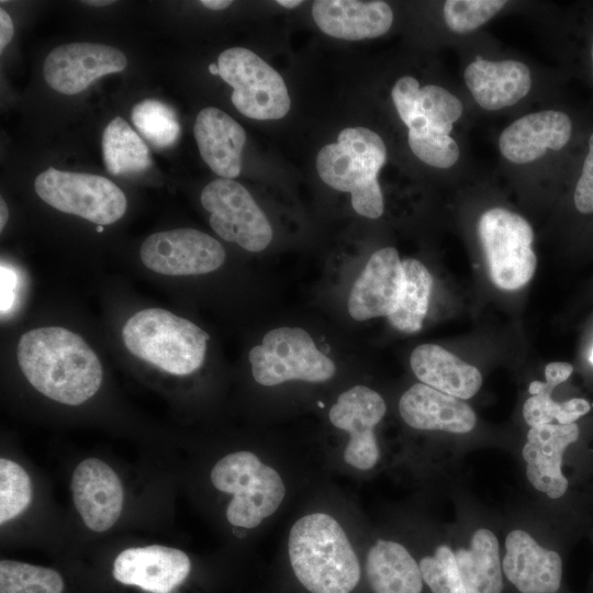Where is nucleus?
<instances>
[{"label": "nucleus", "instance_id": "72a5a7b5", "mask_svg": "<svg viewBox=\"0 0 593 593\" xmlns=\"http://www.w3.org/2000/svg\"><path fill=\"white\" fill-rule=\"evenodd\" d=\"M418 564L432 593H467L455 552L447 545L438 546L433 556L423 557Z\"/></svg>", "mask_w": 593, "mask_h": 593}, {"label": "nucleus", "instance_id": "1a4fd4ad", "mask_svg": "<svg viewBox=\"0 0 593 593\" xmlns=\"http://www.w3.org/2000/svg\"><path fill=\"white\" fill-rule=\"evenodd\" d=\"M34 190L52 208L102 226L119 221L127 206L114 182L92 174L51 167L35 178Z\"/></svg>", "mask_w": 593, "mask_h": 593}, {"label": "nucleus", "instance_id": "412c9836", "mask_svg": "<svg viewBox=\"0 0 593 593\" xmlns=\"http://www.w3.org/2000/svg\"><path fill=\"white\" fill-rule=\"evenodd\" d=\"M399 412L409 426L422 430L466 434L477 423L474 411L465 400L424 383H416L403 393Z\"/></svg>", "mask_w": 593, "mask_h": 593}, {"label": "nucleus", "instance_id": "f03ea898", "mask_svg": "<svg viewBox=\"0 0 593 593\" xmlns=\"http://www.w3.org/2000/svg\"><path fill=\"white\" fill-rule=\"evenodd\" d=\"M288 555L295 579L310 593H351L359 584V559L342 525L312 513L290 529Z\"/></svg>", "mask_w": 593, "mask_h": 593}, {"label": "nucleus", "instance_id": "37998d69", "mask_svg": "<svg viewBox=\"0 0 593 593\" xmlns=\"http://www.w3.org/2000/svg\"><path fill=\"white\" fill-rule=\"evenodd\" d=\"M277 3L283 8L292 9L302 3L301 0H278Z\"/></svg>", "mask_w": 593, "mask_h": 593}, {"label": "nucleus", "instance_id": "c9c22d12", "mask_svg": "<svg viewBox=\"0 0 593 593\" xmlns=\"http://www.w3.org/2000/svg\"><path fill=\"white\" fill-rule=\"evenodd\" d=\"M409 145L418 159L435 168H450L460 155L451 136L432 131H409Z\"/></svg>", "mask_w": 593, "mask_h": 593}, {"label": "nucleus", "instance_id": "bb28decb", "mask_svg": "<svg viewBox=\"0 0 593 593\" xmlns=\"http://www.w3.org/2000/svg\"><path fill=\"white\" fill-rule=\"evenodd\" d=\"M455 557L467 593H502L500 548L493 532L477 529L469 548L458 549Z\"/></svg>", "mask_w": 593, "mask_h": 593}, {"label": "nucleus", "instance_id": "a211bd4d", "mask_svg": "<svg viewBox=\"0 0 593 593\" xmlns=\"http://www.w3.org/2000/svg\"><path fill=\"white\" fill-rule=\"evenodd\" d=\"M579 426L572 424H544L530 427L523 447L526 475L532 485L550 499L563 496L568 480L561 466L566 448L578 440Z\"/></svg>", "mask_w": 593, "mask_h": 593}, {"label": "nucleus", "instance_id": "f8f14e48", "mask_svg": "<svg viewBox=\"0 0 593 593\" xmlns=\"http://www.w3.org/2000/svg\"><path fill=\"white\" fill-rule=\"evenodd\" d=\"M387 411L385 402L374 390L354 385L337 398L328 412L331 423L349 435L344 460L355 469H372L380 458L374 428Z\"/></svg>", "mask_w": 593, "mask_h": 593}, {"label": "nucleus", "instance_id": "7ed1b4c3", "mask_svg": "<svg viewBox=\"0 0 593 593\" xmlns=\"http://www.w3.org/2000/svg\"><path fill=\"white\" fill-rule=\"evenodd\" d=\"M385 160V144L377 133L361 126L347 127L336 143L321 148L316 169L328 187L351 194V205L358 214L378 219L384 202L377 177Z\"/></svg>", "mask_w": 593, "mask_h": 593}, {"label": "nucleus", "instance_id": "2f4dec72", "mask_svg": "<svg viewBox=\"0 0 593 593\" xmlns=\"http://www.w3.org/2000/svg\"><path fill=\"white\" fill-rule=\"evenodd\" d=\"M32 484L29 473L16 462L0 459V523L3 525L22 514L31 504Z\"/></svg>", "mask_w": 593, "mask_h": 593}, {"label": "nucleus", "instance_id": "dca6fc26", "mask_svg": "<svg viewBox=\"0 0 593 593\" xmlns=\"http://www.w3.org/2000/svg\"><path fill=\"white\" fill-rule=\"evenodd\" d=\"M404 282L402 260L393 247L376 250L355 280L347 307L356 321L389 316L398 306Z\"/></svg>", "mask_w": 593, "mask_h": 593}, {"label": "nucleus", "instance_id": "f704fd0d", "mask_svg": "<svg viewBox=\"0 0 593 593\" xmlns=\"http://www.w3.org/2000/svg\"><path fill=\"white\" fill-rule=\"evenodd\" d=\"M505 4L502 0H448L444 4V19L452 32L465 34L488 22Z\"/></svg>", "mask_w": 593, "mask_h": 593}, {"label": "nucleus", "instance_id": "4be33fe9", "mask_svg": "<svg viewBox=\"0 0 593 593\" xmlns=\"http://www.w3.org/2000/svg\"><path fill=\"white\" fill-rule=\"evenodd\" d=\"M312 15L323 33L347 41L381 36L393 23L391 7L378 0H316Z\"/></svg>", "mask_w": 593, "mask_h": 593}, {"label": "nucleus", "instance_id": "c03bdc74", "mask_svg": "<svg viewBox=\"0 0 593 593\" xmlns=\"http://www.w3.org/2000/svg\"><path fill=\"white\" fill-rule=\"evenodd\" d=\"M85 4H88V5H92V7H104V5H110L112 4L114 1H110V0H90V1H82Z\"/></svg>", "mask_w": 593, "mask_h": 593}, {"label": "nucleus", "instance_id": "6e6552de", "mask_svg": "<svg viewBox=\"0 0 593 593\" xmlns=\"http://www.w3.org/2000/svg\"><path fill=\"white\" fill-rule=\"evenodd\" d=\"M219 76L233 88L231 100L245 116L278 120L291 101L281 75L248 48L232 47L217 58Z\"/></svg>", "mask_w": 593, "mask_h": 593}, {"label": "nucleus", "instance_id": "ea45409f", "mask_svg": "<svg viewBox=\"0 0 593 593\" xmlns=\"http://www.w3.org/2000/svg\"><path fill=\"white\" fill-rule=\"evenodd\" d=\"M13 23L9 13L1 8L0 9V52L2 53L4 47L11 41L13 36Z\"/></svg>", "mask_w": 593, "mask_h": 593}, {"label": "nucleus", "instance_id": "b1692460", "mask_svg": "<svg viewBox=\"0 0 593 593\" xmlns=\"http://www.w3.org/2000/svg\"><path fill=\"white\" fill-rule=\"evenodd\" d=\"M193 133L202 159L216 175L234 179L240 174L246 133L232 116L217 108H204L197 115Z\"/></svg>", "mask_w": 593, "mask_h": 593}, {"label": "nucleus", "instance_id": "0eeeda50", "mask_svg": "<svg viewBox=\"0 0 593 593\" xmlns=\"http://www.w3.org/2000/svg\"><path fill=\"white\" fill-rule=\"evenodd\" d=\"M478 233L492 282L506 291L526 286L537 262L530 224L517 213L493 208L480 216Z\"/></svg>", "mask_w": 593, "mask_h": 593}, {"label": "nucleus", "instance_id": "c85d7f7f", "mask_svg": "<svg viewBox=\"0 0 593 593\" xmlns=\"http://www.w3.org/2000/svg\"><path fill=\"white\" fill-rule=\"evenodd\" d=\"M404 282L398 306L388 316L390 324L403 333H416L422 328L427 314L433 278L418 260H402Z\"/></svg>", "mask_w": 593, "mask_h": 593}, {"label": "nucleus", "instance_id": "f257e3e1", "mask_svg": "<svg viewBox=\"0 0 593 593\" xmlns=\"http://www.w3.org/2000/svg\"><path fill=\"white\" fill-rule=\"evenodd\" d=\"M20 369L43 395L67 405L92 398L102 383V366L78 334L57 326L24 333L18 344Z\"/></svg>", "mask_w": 593, "mask_h": 593}, {"label": "nucleus", "instance_id": "09e8293b", "mask_svg": "<svg viewBox=\"0 0 593 593\" xmlns=\"http://www.w3.org/2000/svg\"><path fill=\"white\" fill-rule=\"evenodd\" d=\"M591 57H592V69H593V43H592V48H591Z\"/></svg>", "mask_w": 593, "mask_h": 593}, {"label": "nucleus", "instance_id": "e433bc0d", "mask_svg": "<svg viewBox=\"0 0 593 593\" xmlns=\"http://www.w3.org/2000/svg\"><path fill=\"white\" fill-rule=\"evenodd\" d=\"M574 204L581 213L593 212V134L589 139V152L575 186Z\"/></svg>", "mask_w": 593, "mask_h": 593}, {"label": "nucleus", "instance_id": "5701e85b", "mask_svg": "<svg viewBox=\"0 0 593 593\" xmlns=\"http://www.w3.org/2000/svg\"><path fill=\"white\" fill-rule=\"evenodd\" d=\"M463 78L475 102L489 111L514 105L532 88L528 66L514 59L494 61L477 57L465 69Z\"/></svg>", "mask_w": 593, "mask_h": 593}, {"label": "nucleus", "instance_id": "393cba45", "mask_svg": "<svg viewBox=\"0 0 593 593\" xmlns=\"http://www.w3.org/2000/svg\"><path fill=\"white\" fill-rule=\"evenodd\" d=\"M410 365L422 383L461 400L472 398L482 384V376L474 366L435 344L417 346Z\"/></svg>", "mask_w": 593, "mask_h": 593}, {"label": "nucleus", "instance_id": "cd10ccee", "mask_svg": "<svg viewBox=\"0 0 593 593\" xmlns=\"http://www.w3.org/2000/svg\"><path fill=\"white\" fill-rule=\"evenodd\" d=\"M102 157L107 170L113 176L139 174L152 165L147 145L120 116L114 118L103 131Z\"/></svg>", "mask_w": 593, "mask_h": 593}, {"label": "nucleus", "instance_id": "79ce46f5", "mask_svg": "<svg viewBox=\"0 0 593 593\" xmlns=\"http://www.w3.org/2000/svg\"><path fill=\"white\" fill-rule=\"evenodd\" d=\"M9 217L8 205L4 202L3 198L0 199V230L2 231L5 226Z\"/></svg>", "mask_w": 593, "mask_h": 593}, {"label": "nucleus", "instance_id": "20e7f679", "mask_svg": "<svg viewBox=\"0 0 593 593\" xmlns=\"http://www.w3.org/2000/svg\"><path fill=\"white\" fill-rule=\"evenodd\" d=\"M122 339L137 358L168 373L187 376L201 367L209 334L189 320L152 307L126 321Z\"/></svg>", "mask_w": 593, "mask_h": 593}, {"label": "nucleus", "instance_id": "4468645a", "mask_svg": "<svg viewBox=\"0 0 593 593\" xmlns=\"http://www.w3.org/2000/svg\"><path fill=\"white\" fill-rule=\"evenodd\" d=\"M70 490L75 507L90 530L107 532L120 518L123 485L116 472L103 460H82L72 472Z\"/></svg>", "mask_w": 593, "mask_h": 593}, {"label": "nucleus", "instance_id": "4c0bfd02", "mask_svg": "<svg viewBox=\"0 0 593 593\" xmlns=\"http://www.w3.org/2000/svg\"><path fill=\"white\" fill-rule=\"evenodd\" d=\"M572 371L573 367L571 363L560 361L550 362L545 368L546 381H533L529 384L528 391L532 395H551L553 389L566 381L571 376Z\"/></svg>", "mask_w": 593, "mask_h": 593}, {"label": "nucleus", "instance_id": "423d86ee", "mask_svg": "<svg viewBox=\"0 0 593 593\" xmlns=\"http://www.w3.org/2000/svg\"><path fill=\"white\" fill-rule=\"evenodd\" d=\"M248 359L255 381L265 387L291 380L324 382L336 367L300 327H278L269 331L260 345L249 350Z\"/></svg>", "mask_w": 593, "mask_h": 593}, {"label": "nucleus", "instance_id": "de8ad7c7", "mask_svg": "<svg viewBox=\"0 0 593 593\" xmlns=\"http://www.w3.org/2000/svg\"><path fill=\"white\" fill-rule=\"evenodd\" d=\"M589 359H590V361L593 363V349H592L591 353H590Z\"/></svg>", "mask_w": 593, "mask_h": 593}, {"label": "nucleus", "instance_id": "9d476101", "mask_svg": "<svg viewBox=\"0 0 593 593\" xmlns=\"http://www.w3.org/2000/svg\"><path fill=\"white\" fill-rule=\"evenodd\" d=\"M210 213L212 230L224 240L248 251L264 250L272 239V227L249 191L233 179H215L200 195Z\"/></svg>", "mask_w": 593, "mask_h": 593}, {"label": "nucleus", "instance_id": "a18cd8bd", "mask_svg": "<svg viewBox=\"0 0 593 593\" xmlns=\"http://www.w3.org/2000/svg\"><path fill=\"white\" fill-rule=\"evenodd\" d=\"M209 71H210L212 75H219V67H217V65H215V64H210V66H209Z\"/></svg>", "mask_w": 593, "mask_h": 593}, {"label": "nucleus", "instance_id": "9b49d317", "mask_svg": "<svg viewBox=\"0 0 593 593\" xmlns=\"http://www.w3.org/2000/svg\"><path fill=\"white\" fill-rule=\"evenodd\" d=\"M142 262L166 276L204 275L219 269L226 257L221 243L193 228H176L149 235L142 244Z\"/></svg>", "mask_w": 593, "mask_h": 593}, {"label": "nucleus", "instance_id": "6ab92c4d", "mask_svg": "<svg viewBox=\"0 0 593 593\" xmlns=\"http://www.w3.org/2000/svg\"><path fill=\"white\" fill-rule=\"evenodd\" d=\"M570 118L557 110L529 113L511 123L499 137L501 154L511 163L528 164L547 150H560L570 141Z\"/></svg>", "mask_w": 593, "mask_h": 593}, {"label": "nucleus", "instance_id": "39448f33", "mask_svg": "<svg viewBox=\"0 0 593 593\" xmlns=\"http://www.w3.org/2000/svg\"><path fill=\"white\" fill-rule=\"evenodd\" d=\"M211 482L232 494L226 518L233 526L255 528L271 516L286 496L284 482L277 470L247 450L227 454L213 466Z\"/></svg>", "mask_w": 593, "mask_h": 593}, {"label": "nucleus", "instance_id": "2eb2a0df", "mask_svg": "<svg viewBox=\"0 0 593 593\" xmlns=\"http://www.w3.org/2000/svg\"><path fill=\"white\" fill-rule=\"evenodd\" d=\"M191 571V561L180 549L163 545L131 547L114 559L113 578L149 593H171Z\"/></svg>", "mask_w": 593, "mask_h": 593}, {"label": "nucleus", "instance_id": "49530a36", "mask_svg": "<svg viewBox=\"0 0 593 593\" xmlns=\"http://www.w3.org/2000/svg\"><path fill=\"white\" fill-rule=\"evenodd\" d=\"M103 230H104V227L102 225H97L96 226V231L99 232V233L103 232Z\"/></svg>", "mask_w": 593, "mask_h": 593}, {"label": "nucleus", "instance_id": "58836bf2", "mask_svg": "<svg viewBox=\"0 0 593 593\" xmlns=\"http://www.w3.org/2000/svg\"><path fill=\"white\" fill-rule=\"evenodd\" d=\"M14 276L8 268H1V311L9 309L12 302Z\"/></svg>", "mask_w": 593, "mask_h": 593}, {"label": "nucleus", "instance_id": "f3484780", "mask_svg": "<svg viewBox=\"0 0 593 593\" xmlns=\"http://www.w3.org/2000/svg\"><path fill=\"white\" fill-rule=\"evenodd\" d=\"M392 100L409 131H432L449 135L452 125L462 115L461 101L447 89L419 82L403 76L392 88Z\"/></svg>", "mask_w": 593, "mask_h": 593}, {"label": "nucleus", "instance_id": "aec40b11", "mask_svg": "<svg viewBox=\"0 0 593 593\" xmlns=\"http://www.w3.org/2000/svg\"><path fill=\"white\" fill-rule=\"evenodd\" d=\"M502 571L522 593H556L561 584L562 560L553 550L541 547L522 529L505 538Z\"/></svg>", "mask_w": 593, "mask_h": 593}, {"label": "nucleus", "instance_id": "a878e982", "mask_svg": "<svg viewBox=\"0 0 593 593\" xmlns=\"http://www.w3.org/2000/svg\"><path fill=\"white\" fill-rule=\"evenodd\" d=\"M366 577L372 593H421L419 564L410 551L392 540H377L368 551Z\"/></svg>", "mask_w": 593, "mask_h": 593}, {"label": "nucleus", "instance_id": "ddd939ff", "mask_svg": "<svg viewBox=\"0 0 593 593\" xmlns=\"http://www.w3.org/2000/svg\"><path fill=\"white\" fill-rule=\"evenodd\" d=\"M125 55L104 44L78 42L55 47L46 57L43 75L57 92L76 94L97 78L120 72L126 67Z\"/></svg>", "mask_w": 593, "mask_h": 593}, {"label": "nucleus", "instance_id": "c756f323", "mask_svg": "<svg viewBox=\"0 0 593 593\" xmlns=\"http://www.w3.org/2000/svg\"><path fill=\"white\" fill-rule=\"evenodd\" d=\"M131 119L138 133L155 148H169L179 138L180 124L175 111L157 99L136 103Z\"/></svg>", "mask_w": 593, "mask_h": 593}, {"label": "nucleus", "instance_id": "7c9ffc66", "mask_svg": "<svg viewBox=\"0 0 593 593\" xmlns=\"http://www.w3.org/2000/svg\"><path fill=\"white\" fill-rule=\"evenodd\" d=\"M64 580L54 569L16 560L0 561V593H61Z\"/></svg>", "mask_w": 593, "mask_h": 593}, {"label": "nucleus", "instance_id": "a19ab883", "mask_svg": "<svg viewBox=\"0 0 593 593\" xmlns=\"http://www.w3.org/2000/svg\"><path fill=\"white\" fill-rule=\"evenodd\" d=\"M200 3L211 10H223L232 4L231 0H202Z\"/></svg>", "mask_w": 593, "mask_h": 593}, {"label": "nucleus", "instance_id": "473e14b6", "mask_svg": "<svg viewBox=\"0 0 593 593\" xmlns=\"http://www.w3.org/2000/svg\"><path fill=\"white\" fill-rule=\"evenodd\" d=\"M590 409V403L584 399L573 398L559 403L550 395L537 394L525 401L523 416L530 427L551 424L553 419L567 425L585 415Z\"/></svg>", "mask_w": 593, "mask_h": 593}]
</instances>
